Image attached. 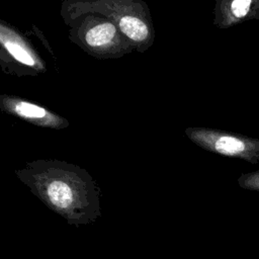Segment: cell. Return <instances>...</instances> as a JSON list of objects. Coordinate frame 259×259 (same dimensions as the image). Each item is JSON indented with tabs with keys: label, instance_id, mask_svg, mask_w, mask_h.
I'll return each mask as SVG.
<instances>
[{
	"label": "cell",
	"instance_id": "3",
	"mask_svg": "<svg viewBox=\"0 0 259 259\" xmlns=\"http://www.w3.org/2000/svg\"><path fill=\"white\" fill-rule=\"evenodd\" d=\"M222 9L226 25L259 21V0H223Z\"/></svg>",
	"mask_w": 259,
	"mask_h": 259
},
{
	"label": "cell",
	"instance_id": "7",
	"mask_svg": "<svg viewBox=\"0 0 259 259\" xmlns=\"http://www.w3.org/2000/svg\"><path fill=\"white\" fill-rule=\"evenodd\" d=\"M15 111L23 117L28 118H40L46 115V110L35 104L20 101L15 105Z\"/></svg>",
	"mask_w": 259,
	"mask_h": 259
},
{
	"label": "cell",
	"instance_id": "4",
	"mask_svg": "<svg viewBox=\"0 0 259 259\" xmlns=\"http://www.w3.org/2000/svg\"><path fill=\"white\" fill-rule=\"evenodd\" d=\"M118 24L120 30L134 40H143L148 35V27L146 24L135 16H123Z\"/></svg>",
	"mask_w": 259,
	"mask_h": 259
},
{
	"label": "cell",
	"instance_id": "6",
	"mask_svg": "<svg viewBox=\"0 0 259 259\" xmlns=\"http://www.w3.org/2000/svg\"><path fill=\"white\" fill-rule=\"evenodd\" d=\"M2 42L4 47L7 49V51L10 53V55L20 63L28 66H32L34 64V60L32 59V57L18 44L10 40H4L3 38Z\"/></svg>",
	"mask_w": 259,
	"mask_h": 259
},
{
	"label": "cell",
	"instance_id": "1",
	"mask_svg": "<svg viewBox=\"0 0 259 259\" xmlns=\"http://www.w3.org/2000/svg\"><path fill=\"white\" fill-rule=\"evenodd\" d=\"M17 175L33 195L71 226L89 225L101 215L99 188L81 169L39 164L31 165Z\"/></svg>",
	"mask_w": 259,
	"mask_h": 259
},
{
	"label": "cell",
	"instance_id": "8",
	"mask_svg": "<svg viewBox=\"0 0 259 259\" xmlns=\"http://www.w3.org/2000/svg\"><path fill=\"white\" fill-rule=\"evenodd\" d=\"M237 181L243 189L259 191V169L240 175Z\"/></svg>",
	"mask_w": 259,
	"mask_h": 259
},
{
	"label": "cell",
	"instance_id": "5",
	"mask_svg": "<svg viewBox=\"0 0 259 259\" xmlns=\"http://www.w3.org/2000/svg\"><path fill=\"white\" fill-rule=\"evenodd\" d=\"M115 34V27L112 23L105 22L92 27L86 33V41L91 47H98L109 42Z\"/></svg>",
	"mask_w": 259,
	"mask_h": 259
},
{
	"label": "cell",
	"instance_id": "2",
	"mask_svg": "<svg viewBox=\"0 0 259 259\" xmlns=\"http://www.w3.org/2000/svg\"><path fill=\"white\" fill-rule=\"evenodd\" d=\"M200 144L223 156L242 159L251 164L259 163V139L223 132H205Z\"/></svg>",
	"mask_w": 259,
	"mask_h": 259
}]
</instances>
